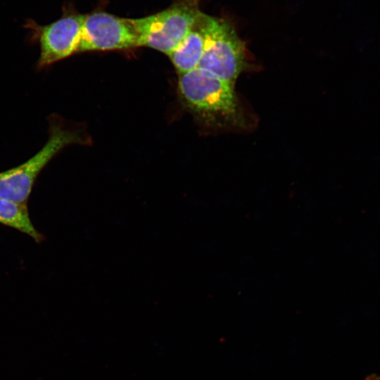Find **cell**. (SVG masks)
Listing matches in <instances>:
<instances>
[{
    "mask_svg": "<svg viewBox=\"0 0 380 380\" xmlns=\"http://www.w3.org/2000/svg\"><path fill=\"white\" fill-rule=\"evenodd\" d=\"M178 84L186 104L202 117L225 125L241 122L233 84L199 68L179 75Z\"/></svg>",
    "mask_w": 380,
    "mask_h": 380,
    "instance_id": "6da1fadb",
    "label": "cell"
},
{
    "mask_svg": "<svg viewBox=\"0 0 380 380\" xmlns=\"http://www.w3.org/2000/svg\"><path fill=\"white\" fill-rule=\"evenodd\" d=\"M49 124V138L44 146L21 165L0 172L1 198L27 205L42 170L65 147L83 142L79 132L65 127L57 116L51 115Z\"/></svg>",
    "mask_w": 380,
    "mask_h": 380,
    "instance_id": "7a4b0ae2",
    "label": "cell"
},
{
    "mask_svg": "<svg viewBox=\"0 0 380 380\" xmlns=\"http://www.w3.org/2000/svg\"><path fill=\"white\" fill-rule=\"evenodd\" d=\"M201 0H179L169 8L140 18H131L139 46L169 55L191 30L202 13Z\"/></svg>",
    "mask_w": 380,
    "mask_h": 380,
    "instance_id": "3957f363",
    "label": "cell"
},
{
    "mask_svg": "<svg viewBox=\"0 0 380 380\" xmlns=\"http://www.w3.org/2000/svg\"><path fill=\"white\" fill-rule=\"evenodd\" d=\"M244 61L243 44L233 26L224 19L208 15L198 68L234 85Z\"/></svg>",
    "mask_w": 380,
    "mask_h": 380,
    "instance_id": "277c9868",
    "label": "cell"
},
{
    "mask_svg": "<svg viewBox=\"0 0 380 380\" xmlns=\"http://www.w3.org/2000/svg\"><path fill=\"white\" fill-rule=\"evenodd\" d=\"M85 15L68 14L46 25L27 22L32 37L39 44L38 69L45 68L56 62L78 53L82 24Z\"/></svg>",
    "mask_w": 380,
    "mask_h": 380,
    "instance_id": "5b68a950",
    "label": "cell"
},
{
    "mask_svg": "<svg viewBox=\"0 0 380 380\" xmlns=\"http://www.w3.org/2000/svg\"><path fill=\"white\" fill-rule=\"evenodd\" d=\"M139 35L131 18L105 12L85 15L78 52L138 47Z\"/></svg>",
    "mask_w": 380,
    "mask_h": 380,
    "instance_id": "8992f818",
    "label": "cell"
},
{
    "mask_svg": "<svg viewBox=\"0 0 380 380\" xmlns=\"http://www.w3.org/2000/svg\"><path fill=\"white\" fill-rule=\"evenodd\" d=\"M208 16L201 13L189 32L168 55L179 75L198 68L203 51Z\"/></svg>",
    "mask_w": 380,
    "mask_h": 380,
    "instance_id": "52a82bcc",
    "label": "cell"
},
{
    "mask_svg": "<svg viewBox=\"0 0 380 380\" xmlns=\"http://www.w3.org/2000/svg\"><path fill=\"white\" fill-rule=\"evenodd\" d=\"M0 223L17 229L39 243L43 235L33 225L27 205L15 203L0 197Z\"/></svg>",
    "mask_w": 380,
    "mask_h": 380,
    "instance_id": "ba28073f",
    "label": "cell"
},
{
    "mask_svg": "<svg viewBox=\"0 0 380 380\" xmlns=\"http://www.w3.org/2000/svg\"><path fill=\"white\" fill-rule=\"evenodd\" d=\"M365 380H380V375L378 374H371L367 376Z\"/></svg>",
    "mask_w": 380,
    "mask_h": 380,
    "instance_id": "9c48e42d",
    "label": "cell"
}]
</instances>
